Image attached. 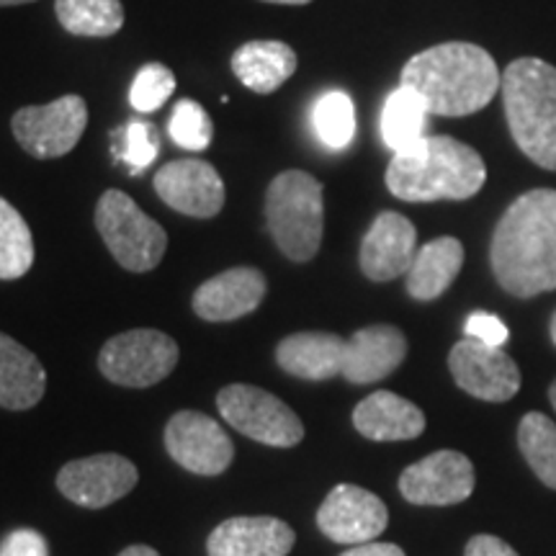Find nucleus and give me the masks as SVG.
<instances>
[{
	"label": "nucleus",
	"mask_w": 556,
	"mask_h": 556,
	"mask_svg": "<svg viewBox=\"0 0 556 556\" xmlns=\"http://www.w3.org/2000/svg\"><path fill=\"white\" fill-rule=\"evenodd\" d=\"M490 261L507 294L531 299L556 289V191H528L507 206Z\"/></svg>",
	"instance_id": "f257e3e1"
},
{
	"label": "nucleus",
	"mask_w": 556,
	"mask_h": 556,
	"mask_svg": "<svg viewBox=\"0 0 556 556\" xmlns=\"http://www.w3.org/2000/svg\"><path fill=\"white\" fill-rule=\"evenodd\" d=\"M402 86L413 88L430 114L469 116L503 88L495 60L469 41H448L415 54L402 70Z\"/></svg>",
	"instance_id": "f03ea898"
},
{
	"label": "nucleus",
	"mask_w": 556,
	"mask_h": 556,
	"mask_svg": "<svg viewBox=\"0 0 556 556\" xmlns=\"http://www.w3.org/2000/svg\"><path fill=\"white\" fill-rule=\"evenodd\" d=\"M484 180L482 155L454 137H426L420 150L394 155L387 168V189L413 204L471 199Z\"/></svg>",
	"instance_id": "7ed1b4c3"
},
{
	"label": "nucleus",
	"mask_w": 556,
	"mask_h": 556,
	"mask_svg": "<svg viewBox=\"0 0 556 556\" xmlns=\"http://www.w3.org/2000/svg\"><path fill=\"white\" fill-rule=\"evenodd\" d=\"M507 127L523 155L556 170V67L539 58L510 62L503 75Z\"/></svg>",
	"instance_id": "20e7f679"
},
{
	"label": "nucleus",
	"mask_w": 556,
	"mask_h": 556,
	"mask_svg": "<svg viewBox=\"0 0 556 556\" xmlns=\"http://www.w3.org/2000/svg\"><path fill=\"white\" fill-rule=\"evenodd\" d=\"M266 222L278 250L294 263L317 255L325 232L323 184L304 170H287L270 180Z\"/></svg>",
	"instance_id": "39448f33"
},
{
	"label": "nucleus",
	"mask_w": 556,
	"mask_h": 556,
	"mask_svg": "<svg viewBox=\"0 0 556 556\" xmlns=\"http://www.w3.org/2000/svg\"><path fill=\"white\" fill-rule=\"evenodd\" d=\"M96 227H99L109 253L122 268L131 274H148L157 268L168 248V235L135 204L124 191L111 189L96 206Z\"/></svg>",
	"instance_id": "423d86ee"
},
{
	"label": "nucleus",
	"mask_w": 556,
	"mask_h": 556,
	"mask_svg": "<svg viewBox=\"0 0 556 556\" xmlns=\"http://www.w3.org/2000/svg\"><path fill=\"white\" fill-rule=\"evenodd\" d=\"M178 343L152 328L127 330L106 340L99 353V368L109 381L129 389H148L168 379L178 366Z\"/></svg>",
	"instance_id": "0eeeda50"
},
{
	"label": "nucleus",
	"mask_w": 556,
	"mask_h": 556,
	"mask_svg": "<svg viewBox=\"0 0 556 556\" xmlns=\"http://www.w3.org/2000/svg\"><path fill=\"white\" fill-rule=\"evenodd\" d=\"M217 407L229 426L263 446L291 448L304 438V426L294 409L261 387L229 384L219 389Z\"/></svg>",
	"instance_id": "6e6552de"
},
{
	"label": "nucleus",
	"mask_w": 556,
	"mask_h": 556,
	"mask_svg": "<svg viewBox=\"0 0 556 556\" xmlns=\"http://www.w3.org/2000/svg\"><path fill=\"white\" fill-rule=\"evenodd\" d=\"M88 127V103L80 96H62L45 106H26L13 114L11 129L18 144L37 160L67 155Z\"/></svg>",
	"instance_id": "1a4fd4ad"
},
{
	"label": "nucleus",
	"mask_w": 556,
	"mask_h": 556,
	"mask_svg": "<svg viewBox=\"0 0 556 556\" xmlns=\"http://www.w3.org/2000/svg\"><path fill=\"white\" fill-rule=\"evenodd\" d=\"M165 448L178 467L199 477L225 475L235 458V446L214 417L180 409L165 426Z\"/></svg>",
	"instance_id": "9d476101"
},
{
	"label": "nucleus",
	"mask_w": 556,
	"mask_h": 556,
	"mask_svg": "<svg viewBox=\"0 0 556 556\" xmlns=\"http://www.w3.org/2000/svg\"><path fill=\"white\" fill-rule=\"evenodd\" d=\"M139 482V471L122 454H96L75 458L58 475V490L70 503L101 510L127 497Z\"/></svg>",
	"instance_id": "9b49d317"
},
{
	"label": "nucleus",
	"mask_w": 556,
	"mask_h": 556,
	"mask_svg": "<svg viewBox=\"0 0 556 556\" xmlns=\"http://www.w3.org/2000/svg\"><path fill=\"white\" fill-rule=\"evenodd\" d=\"M475 464L458 451H435L402 471L400 492L407 503L446 507L475 492Z\"/></svg>",
	"instance_id": "f8f14e48"
},
{
	"label": "nucleus",
	"mask_w": 556,
	"mask_h": 556,
	"mask_svg": "<svg viewBox=\"0 0 556 556\" xmlns=\"http://www.w3.org/2000/svg\"><path fill=\"white\" fill-rule=\"evenodd\" d=\"M323 536L343 546L368 544L389 526V510L374 492L356 484H338L317 510Z\"/></svg>",
	"instance_id": "ddd939ff"
},
{
	"label": "nucleus",
	"mask_w": 556,
	"mask_h": 556,
	"mask_svg": "<svg viewBox=\"0 0 556 556\" xmlns=\"http://www.w3.org/2000/svg\"><path fill=\"white\" fill-rule=\"evenodd\" d=\"M448 368L454 381L471 397L484 402H507L518 394V364L500 348L464 338L451 348Z\"/></svg>",
	"instance_id": "4468645a"
},
{
	"label": "nucleus",
	"mask_w": 556,
	"mask_h": 556,
	"mask_svg": "<svg viewBox=\"0 0 556 556\" xmlns=\"http://www.w3.org/2000/svg\"><path fill=\"white\" fill-rule=\"evenodd\" d=\"M155 193L186 217L212 219L225 206V180L204 160H173L157 170Z\"/></svg>",
	"instance_id": "2eb2a0df"
},
{
	"label": "nucleus",
	"mask_w": 556,
	"mask_h": 556,
	"mask_svg": "<svg viewBox=\"0 0 556 556\" xmlns=\"http://www.w3.org/2000/svg\"><path fill=\"white\" fill-rule=\"evenodd\" d=\"M417 253V229L397 212H381L361 242V270L384 283L407 274Z\"/></svg>",
	"instance_id": "dca6fc26"
},
{
	"label": "nucleus",
	"mask_w": 556,
	"mask_h": 556,
	"mask_svg": "<svg viewBox=\"0 0 556 556\" xmlns=\"http://www.w3.org/2000/svg\"><path fill=\"white\" fill-rule=\"evenodd\" d=\"M266 291V276L258 268H229L201 283L193 294V312L206 323H232L258 309Z\"/></svg>",
	"instance_id": "f3484780"
},
{
	"label": "nucleus",
	"mask_w": 556,
	"mask_h": 556,
	"mask_svg": "<svg viewBox=\"0 0 556 556\" xmlns=\"http://www.w3.org/2000/svg\"><path fill=\"white\" fill-rule=\"evenodd\" d=\"M294 528L270 516H238L219 523L206 539L208 556H289Z\"/></svg>",
	"instance_id": "a211bd4d"
},
{
	"label": "nucleus",
	"mask_w": 556,
	"mask_h": 556,
	"mask_svg": "<svg viewBox=\"0 0 556 556\" xmlns=\"http://www.w3.org/2000/svg\"><path fill=\"white\" fill-rule=\"evenodd\" d=\"M407 358V338L394 325H371L348 338L343 379L351 384H374L387 379Z\"/></svg>",
	"instance_id": "6ab92c4d"
},
{
	"label": "nucleus",
	"mask_w": 556,
	"mask_h": 556,
	"mask_svg": "<svg viewBox=\"0 0 556 556\" xmlns=\"http://www.w3.org/2000/svg\"><path fill=\"white\" fill-rule=\"evenodd\" d=\"M348 340L332 332H296L276 348V361L296 379L328 381L343 377Z\"/></svg>",
	"instance_id": "aec40b11"
},
{
	"label": "nucleus",
	"mask_w": 556,
	"mask_h": 556,
	"mask_svg": "<svg viewBox=\"0 0 556 556\" xmlns=\"http://www.w3.org/2000/svg\"><path fill=\"white\" fill-rule=\"evenodd\" d=\"M353 426L368 441H413L426 430V415L409 400L384 389L358 402Z\"/></svg>",
	"instance_id": "412c9836"
},
{
	"label": "nucleus",
	"mask_w": 556,
	"mask_h": 556,
	"mask_svg": "<svg viewBox=\"0 0 556 556\" xmlns=\"http://www.w3.org/2000/svg\"><path fill=\"white\" fill-rule=\"evenodd\" d=\"M47 389V371L29 348L0 332V407L31 409L39 405Z\"/></svg>",
	"instance_id": "4be33fe9"
},
{
	"label": "nucleus",
	"mask_w": 556,
	"mask_h": 556,
	"mask_svg": "<svg viewBox=\"0 0 556 556\" xmlns=\"http://www.w3.org/2000/svg\"><path fill=\"white\" fill-rule=\"evenodd\" d=\"M296 52L283 41H248L232 58V70L240 83L253 93L268 96L296 73Z\"/></svg>",
	"instance_id": "5701e85b"
},
{
	"label": "nucleus",
	"mask_w": 556,
	"mask_h": 556,
	"mask_svg": "<svg viewBox=\"0 0 556 556\" xmlns=\"http://www.w3.org/2000/svg\"><path fill=\"white\" fill-rule=\"evenodd\" d=\"M464 266V245L456 238H438L417 248L407 270V294L417 302H433L446 291Z\"/></svg>",
	"instance_id": "b1692460"
},
{
	"label": "nucleus",
	"mask_w": 556,
	"mask_h": 556,
	"mask_svg": "<svg viewBox=\"0 0 556 556\" xmlns=\"http://www.w3.org/2000/svg\"><path fill=\"white\" fill-rule=\"evenodd\" d=\"M428 106L413 88L400 86L389 93L381 111V137L384 144L394 155H409V152L420 150L426 142V122Z\"/></svg>",
	"instance_id": "393cba45"
},
{
	"label": "nucleus",
	"mask_w": 556,
	"mask_h": 556,
	"mask_svg": "<svg viewBox=\"0 0 556 556\" xmlns=\"http://www.w3.org/2000/svg\"><path fill=\"white\" fill-rule=\"evenodd\" d=\"M54 11L62 29L73 37H114L124 26V5L119 0H54Z\"/></svg>",
	"instance_id": "a878e982"
},
{
	"label": "nucleus",
	"mask_w": 556,
	"mask_h": 556,
	"mask_svg": "<svg viewBox=\"0 0 556 556\" xmlns=\"http://www.w3.org/2000/svg\"><path fill=\"white\" fill-rule=\"evenodd\" d=\"M518 446L541 482L556 490V426L541 413H528L518 426Z\"/></svg>",
	"instance_id": "bb28decb"
},
{
	"label": "nucleus",
	"mask_w": 556,
	"mask_h": 556,
	"mask_svg": "<svg viewBox=\"0 0 556 556\" xmlns=\"http://www.w3.org/2000/svg\"><path fill=\"white\" fill-rule=\"evenodd\" d=\"M34 266V238L18 208L0 199V278L13 281Z\"/></svg>",
	"instance_id": "cd10ccee"
},
{
	"label": "nucleus",
	"mask_w": 556,
	"mask_h": 556,
	"mask_svg": "<svg viewBox=\"0 0 556 556\" xmlns=\"http://www.w3.org/2000/svg\"><path fill=\"white\" fill-rule=\"evenodd\" d=\"M312 122L319 139L332 150H343L351 144L356 135V109H353L351 96L343 90H330L317 101L312 111Z\"/></svg>",
	"instance_id": "c85d7f7f"
},
{
	"label": "nucleus",
	"mask_w": 556,
	"mask_h": 556,
	"mask_svg": "<svg viewBox=\"0 0 556 556\" xmlns=\"http://www.w3.org/2000/svg\"><path fill=\"white\" fill-rule=\"evenodd\" d=\"M168 131H170L173 142H176L178 148L191 150V152H201V150H206L208 144H212L214 124H212V116L206 114L204 106H199V103L191 101V99H184V101L176 103V109H173Z\"/></svg>",
	"instance_id": "c756f323"
},
{
	"label": "nucleus",
	"mask_w": 556,
	"mask_h": 556,
	"mask_svg": "<svg viewBox=\"0 0 556 556\" xmlns=\"http://www.w3.org/2000/svg\"><path fill=\"white\" fill-rule=\"evenodd\" d=\"M173 90H176V75L170 67L160 65V62H150L137 73L135 83H131L129 101L131 106L142 114H152L170 99Z\"/></svg>",
	"instance_id": "7c9ffc66"
},
{
	"label": "nucleus",
	"mask_w": 556,
	"mask_h": 556,
	"mask_svg": "<svg viewBox=\"0 0 556 556\" xmlns=\"http://www.w3.org/2000/svg\"><path fill=\"white\" fill-rule=\"evenodd\" d=\"M122 142L119 148H114L116 157L127 165L131 176L142 173L148 165L160 155V139L157 131L148 122H131L119 131Z\"/></svg>",
	"instance_id": "2f4dec72"
},
{
	"label": "nucleus",
	"mask_w": 556,
	"mask_h": 556,
	"mask_svg": "<svg viewBox=\"0 0 556 556\" xmlns=\"http://www.w3.org/2000/svg\"><path fill=\"white\" fill-rule=\"evenodd\" d=\"M464 332H467V338L477 340V343L492 348H503L507 343V338H510L503 319L497 315H486V312H475V315H469L467 325H464Z\"/></svg>",
	"instance_id": "473e14b6"
},
{
	"label": "nucleus",
	"mask_w": 556,
	"mask_h": 556,
	"mask_svg": "<svg viewBox=\"0 0 556 556\" xmlns=\"http://www.w3.org/2000/svg\"><path fill=\"white\" fill-rule=\"evenodd\" d=\"M0 556H50V544L34 528H18L0 541Z\"/></svg>",
	"instance_id": "72a5a7b5"
},
{
	"label": "nucleus",
	"mask_w": 556,
	"mask_h": 556,
	"mask_svg": "<svg viewBox=\"0 0 556 556\" xmlns=\"http://www.w3.org/2000/svg\"><path fill=\"white\" fill-rule=\"evenodd\" d=\"M464 556H518V552L510 544H505L503 539L490 536V533H479V536L469 541Z\"/></svg>",
	"instance_id": "f704fd0d"
},
{
	"label": "nucleus",
	"mask_w": 556,
	"mask_h": 556,
	"mask_svg": "<svg viewBox=\"0 0 556 556\" xmlns=\"http://www.w3.org/2000/svg\"><path fill=\"white\" fill-rule=\"evenodd\" d=\"M340 556H405L397 544H379V541H368V544L351 546Z\"/></svg>",
	"instance_id": "c9c22d12"
},
{
	"label": "nucleus",
	"mask_w": 556,
	"mask_h": 556,
	"mask_svg": "<svg viewBox=\"0 0 556 556\" xmlns=\"http://www.w3.org/2000/svg\"><path fill=\"white\" fill-rule=\"evenodd\" d=\"M119 556H160L155 548L144 546V544H135V546H127Z\"/></svg>",
	"instance_id": "e433bc0d"
},
{
	"label": "nucleus",
	"mask_w": 556,
	"mask_h": 556,
	"mask_svg": "<svg viewBox=\"0 0 556 556\" xmlns=\"http://www.w3.org/2000/svg\"><path fill=\"white\" fill-rule=\"evenodd\" d=\"M263 3H278V5H304V3H312V0H263Z\"/></svg>",
	"instance_id": "4c0bfd02"
},
{
	"label": "nucleus",
	"mask_w": 556,
	"mask_h": 556,
	"mask_svg": "<svg viewBox=\"0 0 556 556\" xmlns=\"http://www.w3.org/2000/svg\"><path fill=\"white\" fill-rule=\"evenodd\" d=\"M24 3H34V0H0V5H24Z\"/></svg>",
	"instance_id": "58836bf2"
},
{
	"label": "nucleus",
	"mask_w": 556,
	"mask_h": 556,
	"mask_svg": "<svg viewBox=\"0 0 556 556\" xmlns=\"http://www.w3.org/2000/svg\"><path fill=\"white\" fill-rule=\"evenodd\" d=\"M548 400H552V405L556 409V381L552 384V389H548Z\"/></svg>",
	"instance_id": "ea45409f"
},
{
	"label": "nucleus",
	"mask_w": 556,
	"mask_h": 556,
	"mask_svg": "<svg viewBox=\"0 0 556 556\" xmlns=\"http://www.w3.org/2000/svg\"><path fill=\"white\" fill-rule=\"evenodd\" d=\"M552 340H554V345H556V312H554V317H552Z\"/></svg>",
	"instance_id": "a19ab883"
}]
</instances>
